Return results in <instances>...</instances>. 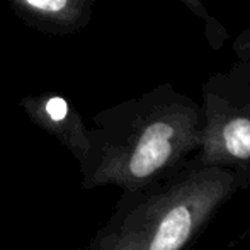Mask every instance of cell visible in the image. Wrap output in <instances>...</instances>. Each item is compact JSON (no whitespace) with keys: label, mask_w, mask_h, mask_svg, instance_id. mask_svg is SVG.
<instances>
[{"label":"cell","mask_w":250,"mask_h":250,"mask_svg":"<svg viewBox=\"0 0 250 250\" xmlns=\"http://www.w3.org/2000/svg\"><path fill=\"white\" fill-rule=\"evenodd\" d=\"M179 2L188 7L198 19H201L204 22V36H206L208 43H209L214 50L223 46V43L228 38L227 29L208 12L206 7L203 5V0H179Z\"/></svg>","instance_id":"cell-6"},{"label":"cell","mask_w":250,"mask_h":250,"mask_svg":"<svg viewBox=\"0 0 250 250\" xmlns=\"http://www.w3.org/2000/svg\"><path fill=\"white\" fill-rule=\"evenodd\" d=\"M21 105L31 121L58 140L79 164L85 158L89 151V128L72 102L60 94H41L24 97Z\"/></svg>","instance_id":"cell-4"},{"label":"cell","mask_w":250,"mask_h":250,"mask_svg":"<svg viewBox=\"0 0 250 250\" xmlns=\"http://www.w3.org/2000/svg\"><path fill=\"white\" fill-rule=\"evenodd\" d=\"M89 151L79 164L82 188L145 189L179 172L201 145V104L162 83L97 112Z\"/></svg>","instance_id":"cell-1"},{"label":"cell","mask_w":250,"mask_h":250,"mask_svg":"<svg viewBox=\"0 0 250 250\" xmlns=\"http://www.w3.org/2000/svg\"><path fill=\"white\" fill-rule=\"evenodd\" d=\"M27 24L53 34H70L89 24L96 0H7Z\"/></svg>","instance_id":"cell-5"},{"label":"cell","mask_w":250,"mask_h":250,"mask_svg":"<svg viewBox=\"0 0 250 250\" xmlns=\"http://www.w3.org/2000/svg\"><path fill=\"white\" fill-rule=\"evenodd\" d=\"M203 129L192 160L228 167L250 186V63L237 60L201 87Z\"/></svg>","instance_id":"cell-3"},{"label":"cell","mask_w":250,"mask_h":250,"mask_svg":"<svg viewBox=\"0 0 250 250\" xmlns=\"http://www.w3.org/2000/svg\"><path fill=\"white\" fill-rule=\"evenodd\" d=\"M233 51L237 55V60L250 63V26L244 33H240L233 41Z\"/></svg>","instance_id":"cell-7"},{"label":"cell","mask_w":250,"mask_h":250,"mask_svg":"<svg viewBox=\"0 0 250 250\" xmlns=\"http://www.w3.org/2000/svg\"><path fill=\"white\" fill-rule=\"evenodd\" d=\"M242 189V179L231 168L191 158L168 179L123 192L83 250H188Z\"/></svg>","instance_id":"cell-2"}]
</instances>
